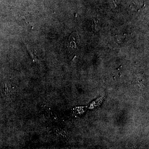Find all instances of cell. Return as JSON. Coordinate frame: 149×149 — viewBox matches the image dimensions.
I'll list each match as a JSON object with an SVG mask.
<instances>
[{
	"label": "cell",
	"mask_w": 149,
	"mask_h": 149,
	"mask_svg": "<svg viewBox=\"0 0 149 149\" xmlns=\"http://www.w3.org/2000/svg\"><path fill=\"white\" fill-rule=\"evenodd\" d=\"M80 38L77 32H73L70 35L67 42V47L70 52H77L78 49Z\"/></svg>",
	"instance_id": "obj_1"
}]
</instances>
